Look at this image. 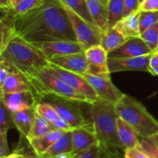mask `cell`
<instances>
[{
	"label": "cell",
	"mask_w": 158,
	"mask_h": 158,
	"mask_svg": "<svg viewBox=\"0 0 158 158\" xmlns=\"http://www.w3.org/2000/svg\"><path fill=\"white\" fill-rule=\"evenodd\" d=\"M72 133L71 131H66L63 137L56 141L44 154L39 158H56L63 154H67L72 151Z\"/></svg>",
	"instance_id": "23"
},
{
	"label": "cell",
	"mask_w": 158,
	"mask_h": 158,
	"mask_svg": "<svg viewBox=\"0 0 158 158\" xmlns=\"http://www.w3.org/2000/svg\"><path fill=\"white\" fill-rule=\"evenodd\" d=\"M72 133V151L66 154L68 157L73 158L95 144L99 140L94 130L87 128H75Z\"/></svg>",
	"instance_id": "16"
},
{
	"label": "cell",
	"mask_w": 158,
	"mask_h": 158,
	"mask_svg": "<svg viewBox=\"0 0 158 158\" xmlns=\"http://www.w3.org/2000/svg\"><path fill=\"white\" fill-rule=\"evenodd\" d=\"M152 75L158 76V52H155L152 54L150 63Z\"/></svg>",
	"instance_id": "41"
},
{
	"label": "cell",
	"mask_w": 158,
	"mask_h": 158,
	"mask_svg": "<svg viewBox=\"0 0 158 158\" xmlns=\"http://www.w3.org/2000/svg\"><path fill=\"white\" fill-rule=\"evenodd\" d=\"M16 69V68L9 62L4 60H0V86L4 83L9 76Z\"/></svg>",
	"instance_id": "35"
},
{
	"label": "cell",
	"mask_w": 158,
	"mask_h": 158,
	"mask_svg": "<svg viewBox=\"0 0 158 158\" xmlns=\"http://www.w3.org/2000/svg\"><path fill=\"white\" fill-rule=\"evenodd\" d=\"M149 46L140 37L129 38L114 50L108 53V59L131 58L152 54Z\"/></svg>",
	"instance_id": "12"
},
{
	"label": "cell",
	"mask_w": 158,
	"mask_h": 158,
	"mask_svg": "<svg viewBox=\"0 0 158 158\" xmlns=\"http://www.w3.org/2000/svg\"><path fill=\"white\" fill-rule=\"evenodd\" d=\"M12 0H0L1 9H10Z\"/></svg>",
	"instance_id": "43"
},
{
	"label": "cell",
	"mask_w": 158,
	"mask_h": 158,
	"mask_svg": "<svg viewBox=\"0 0 158 158\" xmlns=\"http://www.w3.org/2000/svg\"><path fill=\"white\" fill-rule=\"evenodd\" d=\"M140 2L139 0H124V9L123 17L129 15L130 14L140 10Z\"/></svg>",
	"instance_id": "37"
},
{
	"label": "cell",
	"mask_w": 158,
	"mask_h": 158,
	"mask_svg": "<svg viewBox=\"0 0 158 158\" xmlns=\"http://www.w3.org/2000/svg\"><path fill=\"white\" fill-rule=\"evenodd\" d=\"M127 40V36L117 23L113 27L109 28L107 31L103 34L100 45L109 53L121 46Z\"/></svg>",
	"instance_id": "22"
},
{
	"label": "cell",
	"mask_w": 158,
	"mask_h": 158,
	"mask_svg": "<svg viewBox=\"0 0 158 158\" xmlns=\"http://www.w3.org/2000/svg\"><path fill=\"white\" fill-rule=\"evenodd\" d=\"M26 90H32L30 81L25 74L18 69L11 73L0 86L1 94H12Z\"/></svg>",
	"instance_id": "17"
},
{
	"label": "cell",
	"mask_w": 158,
	"mask_h": 158,
	"mask_svg": "<svg viewBox=\"0 0 158 158\" xmlns=\"http://www.w3.org/2000/svg\"><path fill=\"white\" fill-rule=\"evenodd\" d=\"M110 158H126L125 156H123L117 150H111L110 151Z\"/></svg>",
	"instance_id": "42"
},
{
	"label": "cell",
	"mask_w": 158,
	"mask_h": 158,
	"mask_svg": "<svg viewBox=\"0 0 158 158\" xmlns=\"http://www.w3.org/2000/svg\"><path fill=\"white\" fill-rule=\"evenodd\" d=\"M35 114L36 110L35 107L12 113L15 127L20 133V135L27 138L35 121Z\"/></svg>",
	"instance_id": "19"
},
{
	"label": "cell",
	"mask_w": 158,
	"mask_h": 158,
	"mask_svg": "<svg viewBox=\"0 0 158 158\" xmlns=\"http://www.w3.org/2000/svg\"><path fill=\"white\" fill-rule=\"evenodd\" d=\"M86 58L89 63V71L86 73L110 77L107 66L108 52L101 45H95L85 50Z\"/></svg>",
	"instance_id": "13"
},
{
	"label": "cell",
	"mask_w": 158,
	"mask_h": 158,
	"mask_svg": "<svg viewBox=\"0 0 158 158\" xmlns=\"http://www.w3.org/2000/svg\"><path fill=\"white\" fill-rule=\"evenodd\" d=\"M5 158H7V157H5Z\"/></svg>",
	"instance_id": "49"
},
{
	"label": "cell",
	"mask_w": 158,
	"mask_h": 158,
	"mask_svg": "<svg viewBox=\"0 0 158 158\" xmlns=\"http://www.w3.org/2000/svg\"><path fill=\"white\" fill-rule=\"evenodd\" d=\"M140 10H138L130 14L127 16L123 17L117 23L127 39L140 37Z\"/></svg>",
	"instance_id": "24"
},
{
	"label": "cell",
	"mask_w": 158,
	"mask_h": 158,
	"mask_svg": "<svg viewBox=\"0 0 158 158\" xmlns=\"http://www.w3.org/2000/svg\"><path fill=\"white\" fill-rule=\"evenodd\" d=\"M158 23V11H142L140 14V34L148 28Z\"/></svg>",
	"instance_id": "34"
},
{
	"label": "cell",
	"mask_w": 158,
	"mask_h": 158,
	"mask_svg": "<svg viewBox=\"0 0 158 158\" xmlns=\"http://www.w3.org/2000/svg\"><path fill=\"white\" fill-rule=\"evenodd\" d=\"M29 80L32 86V92L35 94L39 103L48 95L56 96L88 104L93 103L87 97L77 92L64 81L50 73L46 69Z\"/></svg>",
	"instance_id": "5"
},
{
	"label": "cell",
	"mask_w": 158,
	"mask_h": 158,
	"mask_svg": "<svg viewBox=\"0 0 158 158\" xmlns=\"http://www.w3.org/2000/svg\"><path fill=\"white\" fill-rule=\"evenodd\" d=\"M137 148L143 150L153 158H158V134L141 138L140 146Z\"/></svg>",
	"instance_id": "33"
},
{
	"label": "cell",
	"mask_w": 158,
	"mask_h": 158,
	"mask_svg": "<svg viewBox=\"0 0 158 158\" xmlns=\"http://www.w3.org/2000/svg\"><path fill=\"white\" fill-rule=\"evenodd\" d=\"M12 154L7 141V132L0 133V158L7 157Z\"/></svg>",
	"instance_id": "38"
},
{
	"label": "cell",
	"mask_w": 158,
	"mask_h": 158,
	"mask_svg": "<svg viewBox=\"0 0 158 158\" xmlns=\"http://www.w3.org/2000/svg\"><path fill=\"white\" fill-rule=\"evenodd\" d=\"M34 46L40 49L47 58L69 55V54L85 52L86 48L79 42L69 40H59L54 42L34 43Z\"/></svg>",
	"instance_id": "11"
},
{
	"label": "cell",
	"mask_w": 158,
	"mask_h": 158,
	"mask_svg": "<svg viewBox=\"0 0 158 158\" xmlns=\"http://www.w3.org/2000/svg\"><path fill=\"white\" fill-rule=\"evenodd\" d=\"M41 102H46L52 105L60 117L67 122L73 129L87 128L94 130L92 122L88 121L82 113L80 108V103L82 102L68 100L53 95L46 96Z\"/></svg>",
	"instance_id": "6"
},
{
	"label": "cell",
	"mask_w": 158,
	"mask_h": 158,
	"mask_svg": "<svg viewBox=\"0 0 158 158\" xmlns=\"http://www.w3.org/2000/svg\"><path fill=\"white\" fill-rule=\"evenodd\" d=\"M60 2L66 7L70 9L71 10L78 14L82 18L84 19L89 24L96 26V25L94 23V20H93L92 17L89 14L86 0H60Z\"/></svg>",
	"instance_id": "26"
},
{
	"label": "cell",
	"mask_w": 158,
	"mask_h": 158,
	"mask_svg": "<svg viewBox=\"0 0 158 158\" xmlns=\"http://www.w3.org/2000/svg\"><path fill=\"white\" fill-rule=\"evenodd\" d=\"M43 2L44 0H23L14 8L9 9V10H10L11 13L13 15V16L23 15V14L26 13V12L39 7Z\"/></svg>",
	"instance_id": "32"
},
{
	"label": "cell",
	"mask_w": 158,
	"mask_h": 158,
	"mask_svg": "<svg viewBox=\"0 0 158 158\" xmlns=\"http://www.w3.org/2000/svg\"><path fill=\"white\" fill-rule=\"evenodd\" d=\"M7 158H39L38 155L33 153H25L24 151H17L16 152L12 153L9 156H8Z\"/></svg>",
	"instance_id": "40"
},
{
	"label": "cell",
	"mask_w": 158,
	"mask_h": 158,
	"mask_svg": "<svg viewBox=\"0 0 158 158\" xmlns=\"http://www.w3.org/2000/svg\"><path fill=\"white\" fill-rule=\"evenodd\" d=\"M35 108L37 114H39L40 116L44 117L46 120L50 122L52 125L57 120H59L61 118L58 113H57V111L55 110V108L52 105H50L48 103H46V102H40V103H37Z\"/></svg>",
	"instance_id": "29"
},
{
	"label": "cell",
	"mask_w": 158,
	"mask_h": 158,
	"mask_svg": "<svg viewBox=\"0 0 158 158\" xmlns=\"http://www.w3.org/2000/svg\"><path fill=\"white\" fill-rule=\"evenodd\" d=\"M94 88L100 100L116 103L124 95L110 80V77H101L91 73L81 74Z\"/></svg>",
	"instance_id": "9"
},
{
	"label": "cell",
	"mask_w": 158,
	"mask_h": 158,
	"mask_svg": "<svg viewBox=\"0 0 158 158\" xmlns=\"http://www.w3.org/2000/svg\"><path fill=\"white\" fill-rule=\"evenodd\" d=\"M110 149L106 144L98 140L89 149L73 158H110Z\"/></svg>",
	"instance_id": "28"
},
{
	"label": "cell",
	"mask_w": 158,
	"mask_h": 158,
	"mask_svg": "<svg viewBox=\"0 0 158 158\" xmlns=\"http://www.w3.org/2000/svg\"><path fill=\"white\" fill-rule=\"evenodd\" d=\"M15 33L29 43L69 40L78 42L64 5L44 0L39 7L14 17Z\"/></svg>",
	"instance_id": "1"
},
{
	"label": "cell",
	"mask_w": 158,
	"mask_h": 158,
	"mask_svg": "<svg viewBox=\"0 0 158 158\" xmlns=\"http://www.w3.org/2000/svg\"><path fill=\"white\" fill-rule=\"evenodd\" d=\"M16 129L12 113L0 100V133L7 132L10 129Z\"/></svg>",
	"instance_id": "30"
},
{
	"label": "cell",
	"mask_w": 158,
	"mask_h": 158,
	"mask_svg": "<svg viewBox=\"0 0 158 158\" xmlns=\"http://www.w3.org/2000/svg\"><path fill=\"white\" fill-rule=\"evenodd\" d=\"M89 105L92 123L99 140L111 150L125 151L117 132L119 116L115 103L98 99Z\"/></svg>",
	"instance_id": "3"
},
{
	"label": "cell",
	"mask_w": 158,
	"mask_h": 158,
	"mask_svg": "<svg viewBox=\"0 0 158 158\" xmlns=\"http://www.w3.org/2000/svg\"><path fill=\"white\" fill-rule=\"evenodd\" d=\"M46 69L49 71L50 73L56 76L60 80L64 81L66 84L71 86L77 92L87 97L92 102L99 99L94 88L90 86L87 80L81 74L71 72V71L66 70V69H62V68L57 67L52 65H49L47 68H46Z\"/></svg>",
	"instance_id": "8"
},
{
	"label": "cell",
	"mask_w": 158,
	"mask_h": 158,
	"mask_svg": "<svg viewBox=\"0 0 158 158\" xmlns=\"http://www.w3.org/2000/svg\"><path fill=\"white\" fill-rule=\"evenodd\" d=\"M152 54L131 58L108 59L109 72L111 74L123 71H144L152 74L150 67Z\"/></svg>",
	"instance_id": "10"
},
{
	"label": "cell",
	"mask_w": 158,
	"mask_h": 158,
	"mask_svg": "<svg viewBox=\"0 0 158 158\" xmlns=\"http://www.w3.org/2000/svg\"><path fill=\"white\" fill-rule=\"evenodd\" d=\"M153 52L158 49V23L143 31L140 35Z\"/></svg>",
	"instance_id": "31"
},
{
	"label": "cell",
	"mask_w": 158,
	"mask_h": 158,
	"mask_svg": "<svg viewBox=\"0 0 158 158\" xmlns=\"http://www.w3.org/2000/svg\"><path fill=\"white\" fill-rule=\"evenodd\" d=\"M140 10L158 11V0H144L140 4Z\"/></svg>",
	"instance_id": "39"
},
{
	"label": "cell",
	"mask_w": 158,
	"mask_h": 158,
	"mask_svg": "<svg viewBox=\"0 0 158 158\" xmlns=\"http://www.w3.org/2000/svg\"><path fill=\"white\" fill-rule=\"evenodd\" d=\"M56 158H69V157H68L67 156H66V154H63V155L59 156V157H57Z\"/></svg>",
	"instance_id": "46"
},
{
	"label": "cell",
	"mask_w": 158,
	"mask_h": 158,
	"mask_svg": "<svg viewBox=\"0 0 158 158\" xmlns=\"http://www.w3.org/2000/svg\"><path fill=\"white\" fill-rule=\"evenodd\" d=\"M65 8L77 35V41L81 43L86 49L90 46L101 44L103 32L97 27L89 24L70 9L66 6Z\"/></svg>",
	"instance_id": "7"
},
{
	"label": "cell",
	"mask_w": 158,
	"mask_h": 158,
	"mask_svg": "<svg viewBox=\"0 0 158 158\" xmlns=\"http://www.w3.org/2000/svg\"><path fill=\"white\" fill-rule=\"evenodd\" d=\"M124 156L126 158H153L143 150L137 148L125 149Z\"/></svg>",
	"instance_id": "36"
},
{
	"label": "cell",
	"mask_w": 158,
	"mask_h": 158,
	"mask_svg": "<svg viewBox=\"0 0 158 158\" xmlns=\"http://www.w3.org/2000/svg\"><path fill=\"white\" fill-rule=\"evenodd\" d=\"M119 117L131 125L141 138L158 134V121L144 106L131 96L124 94L115 103Z\"/></svg>",
	"instance_id": "4"
},
{
	"label": "cell",
	"mask_w": 158,
	"mask_h": 158,
	"mask_svg": "<svg viewBox=\"0 0 158 158\" xmlns=\"http://www.w3.org/2000/svg\"><path fill=\"white\" fill-rule=\"evenodd\" d=\"M109 11V28L115 26L123 18L124 0H109L107 5Z\"/></svg>",
	"instance_id": "27"
},
{
	"label": "cell",
	"mask_w": 158,
	"mask_h": 158,
	"mask_svg": "<svg viewBox=\"0 0 158 158\" xmlns=\"http://www.w3.org/2000/svg\"><path fill=\"white\" fill-rule=\"evenodd\" d=\"M0 100L12 113L35 107L37 103H39L38 100L32 90L12 94H1Z\"/></svg>",
	"instance_id": "14"
},
{
	"label": "cell",
	"mask_w": 158,
	"mask_h": 158,
	"mask_svg": "<svg viewBox=\"0 0 158 158\" xmlns=\"http://www.w3.org/2000/svg\"><path fill=\"white\" fill-rule=\"evenodd\" d=\"M0 56L1 60L13 65L28 79L36 76L50 65L47 56L40 49L17 35L0 51Z\"/></svg>",
	"instance_id": "2"
},
{
	"label": "cell",
	"mask_w": 158,
	"mask_h": 158,
	"mask_svg": "<svg viewBox=\"0 0 158 158\" xmlns=\"http://www.w3.org/2000/svg\"><path fill=\"white\" fill-rule=\"evenodd\" d=\"M48 60L50 65L79 74L86 73L89 71V65L85 52L52 57Z\"/></svg>",
	"instance_id": "15"
},
{
	"label": "cell",
	"mask_w": 158,
	"mask_h": 158,
	"mask_svg": "<svg viewBox=\"0 0 158 158\" xmlns=\"http://www.w3.org/2000/svg\"><path fill=\"white\" fill-rule=\"evenodd\" d=\"M139 1H140V4H141L142 2H143V1H144V0H139Z\"/></svg>",
	"instance_id": "47"
},
{
	"label": "cell",
	"mask_w": 158,
	"mask_h": 158,
	"mask_svg": "<svg viewBox=\"0 0 158 158\" xmlns=\"http://www.w3.org/2000/svg\"><path fill=\"white\" fill-rule=\"evenodd\" d=\"M100 1L101 2L103 5H105L106 6H107L108 2H109V0H100Z\"/></svg>",
	"instance_id": "45"
},
{
	"label": "cell",
	"mask_w": 158,
	"mask_h": 158,
	"mask_svg": "<svg viewBox=\"0 0 158 158\" xmlns=\"http://www.w3.org/2000/svg\"><path fill=\"white\" fill-rule=\"evenodd\" d=\"M56 128L54 127L53 125L48 121L47 120L40 116V114H35V121H34L33 125L32 127L30 132H29V135L27 137V140H30L36 137H42V136L45 135L46 134L49 133V131L55 130Z\"/></svg>",
	"instance_id": "25"
},
{
	"label": "cell",
	"mask_w": 158,
	"mask_h": 158,
	"mask_svg": "<svg viewBox=\"0 0 158 158\" xmlns=\"http://www.w3.org/2000/svg\"><path fill=\"white\" fill-rule=\"evenodd\" d=\"M117 132L125 149L139 148L140 146V136L131 125L120 117L117 119Z\"/></svg>",
	"instance_id": "21"
},
{
	"label": "cell",
	"mask_w": 158,
	"mask_h": 158,
	"mask_svg": "<svg viewBox=\"0 0 158 158\" xmlns=\"http://www.w3.org/2000/svg\"><path fill=\"white\" fill-rule=\"evenodd\" d=\"M21 1H23V0H12V3H11V8H10V9H12V8L15 7V6H16L18 3H19Z\"/></svg>",
	"instance_id": "44"
},
{
	"label": "cell",
	"mask_w": 158,
	"mask_h": 158,
	"mask_svg": "<svg viewBox=\"0 0 158 158\" xmlns=\"http://www.w3.org/2000/svg\"><path fill=\"white\" fill-rule=\"evenodd\" d=\"M89 14L94 24L103 33L109 29V11L100 0H86Z\"/></svg>",
	"instance_id": "18"
},
{
	"label": "cell",
	"mask_w": 158,
	"mask_h": 158,
	"mask_svg": "<svg viewBox=\"0 0 158 158\" xmlns=\"http://www.w3.org/2000/svg\"><path fill=\"white\" fill-rule=\"evenodd\" d=\"M156 52H158V49H157V51H156Z\"/></svg>",
	"instance_id": "48"
},
{
	"label": "cell",
	"mask_w": 158,
	"mask_h": 158,
	"mask_svg": "<svg viewBox=\"0 0 158 158\" xmlns=\"http://www.w3.org/2000/svg\"><path fill=\"white\" fill-rule=\"evenodd\" d=\"M66 132V131L62 130H52L45 135L29 140V142L35 154L38 155V157H40L60 137H63Z\"/></svg>",
	"instance_id": "20"
}]
</instances>
